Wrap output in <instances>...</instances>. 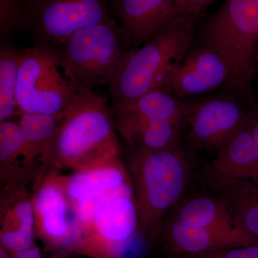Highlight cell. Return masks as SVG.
I'll use <instances>...</instances> for the list:
<instances>
[{
  "label": "cell",
  "instance_id": "6da1fadb",
  "mask_svg": "<svg viewBox=\"0 0 258 258\" xmlns=\"http://www.w3.org/2000/svg\"><path fill=\"white\" fill-rule=\"evenodd\" d=\"M127 167L138 210L139 235L151 249L161 224L186 195L196 159L183 146L131 150Z\"/></svg>",
  "mask_w": 258,
  "mask_h": 258
},
{
  "label": "cell",
  "instance_id": "7a4b0ae2",
  "mask_svg": "<svg viewBox=\"0 0 258 258\" xmlns=\"http://www.w3.org/2000/svg\"><path fill=\"white\" fill-rule=\"evenodd\" d=\"M113 113L106 100L83 88L64 113L47 152V166L83 170L119 157Z\"/></svg>",
  "mask_w": 258,
  "mask_h": 258
},
{
  "label": "cell",
  "instance_id": "3957f363",
  "mask_svg": "<svg viewBox=\"0 0 258 258\" xmlns=\"http://www.w3.org/2000/svg\"><path fill=\"white\" fill-rule=\"evenodd\" d=\"M199 18L180 14L143 45L129 51L110 86L113 103L136 99L158 89L171 64L195 41Z\"/></svg>",
  "mask_w": 258,
  "mask_h": 258
},
{
  "label": "cell",
  "instance_id": "277c9868",
  "mask_svg": "<svg viewBox=\"0 0 258 258\" xmlns=\"http://www.w3.org/2000/svg\"><path fill=\"white\" fill-rule=\"evenodd\" d=\"M21 52L17 88L19 112L64 114L83 88L60 45L37 42Z\"/></svg>",
  "mask_w": 258,
  "mask_h": 258
},
{
  "label": "cell",
  "instance_id": "5b68a950",
  "mask_svg": "<svg viewBox=\"0 0 258 258\" xmlns=\"http://www.w3.org/2000/svg\"><path fill=\"white\" fill-rule=\"evenodd\" d=\"M195 40L225 57L235 84L251 88L258 74V0H225L198 27Z\"/></svg>",
  "mask_w": 258,
  "mask_h": 258
},
{
  "label": "cell",
  "instance_id": "8992f818",
  "mask_svg": "<svg viewBox=\"0 0 258 258\" xmlns=\"http://www.w3.org/2000/svg\"><path fill=\"white\" fill-rule=\"evenodd\" d=\"M120 27L111 19L75 32L60 45L64 60L83 88L111 86L129 51Z\"/></svg>",
  "mask_w": 258,
  "mask_h": 258
},
{
  "label": "cell",
  "instance_id": "52a82bcc",
  "mask_svg": "<svg viewBox=\"0 0 258 258\" xmlns=\"http://www.w3.org/2000/svg\"><path fill=\"white\" fill-rule=\"evenodd\" d=\"M185 115L182 145L195 157L217 153L244 124L253 105L234 91L183 99Z\"/></svg>",
  "mask_w": 258,
  "mask_h": 258
},
{
  "label": "cell",
  "instance_id": "ba28073f",
  "mask_svg": "<svg viewBox=\"0 0 258 258\" xmlns=\"http://www.w3.org/2000/svg\"><path fill=\"white\" fill-rule=\"evenodd\" d=\"M139 234L134 187L98 205L87 222L77 227L74 254L87 258H124Z\"/></svg>",
  "mask_w": 258,
  "mask_h": 258
},
{
  "label": "cell",
  "instance_id": "9c48e42d",
  "mask_svg": "<svg viewBox=\"0 0 258 258\" xmlns=\"http://www.w3.org/2000/svg\"><path fill=\"white\" fill-rule=\"evenodd\" d=\"M108 20L106 0H28L20 29H28L37 42L61 45L81 29Z\"/></svg>",
  "mask_w": 258,
  "mask_h": 258
},
{
  "label": "cell",
  "instance_id": "30bf717a",
  "mask_svg": "<svg viewBox=\"0 0 258 258\" xmlns=\"http://www.w3.org/2000/svg\"><path fill=\"white\" fill-rule=\"evenodd\" d=\"M60 170L48 166L35 182L32 203L35 235L59 256L74 254L77 226Z\"/></svg>",
  "mask_w": 258,
  "mask_h": 258
},
{
  "label": "cell",
  "instance_id": "8fae6325",
  "mask_svg": "<svg viewBox=\"0 0 258 258\" xmlns=\"http://www.w3.org/2000/svg\"><path fill=\"white\" fill-rule=\"evenodd\" d=\"M232 81V68L225 57L195 39L184 55L171 64L158 89L186 99L227 88Z\"/></svg>",
  "mask_w": 258,
  "mask_h": 258
},
{
  "label": "cell",
  "instance_id": "7c38bea8",
  "mask_svg": "<svg viewBox=\"0 0 258 258\" xmlns=\"http://www.w3.org/2000/svg\"><path fill=\"white\" fill-rule=\"evenodd\" d=\"M237 228L218 230L167 217L151 248L169 258L190 257L235 246L253 245Z\"/></svg>",
  "mask_w": 258,
  "mask_h": 258
},
{
  "label": "cell",
  "instance_id": "4fadbf2b",
  "mask_svg": "<svg viewBox=\"0 0 258 258\" xmlns=\"http://www.w3.org/2000/svg\"><path fill=\"white\" fill-rule=\"evenodd\" d=\"M257 174L255 145L247 118L240 130L200 170L199 178L200 184L211 191L233 181H256Z\"/></svg>",
  "mask_w": 258,
  "mask_h": 258
},
{
  "label": "cell",
  "instance_id": "5bb4252c",
  "mask_svg": "<svg viewBox=\"0 0 258 258\" xmlns=\"http://www.w3.org/2000/svg\"><path fill=\"white\" fill-rule=\"evenodd\" d=\"M116 7L125 43L134 49L181 14L175 0H117Z\"/></svg>",
  "mask_w": 258,
  "mask_h": 258
},
{
  "label": "cell",
  "instance_id": "9a60e30c",
  "mask_svg": "<svg viewBox=\"0 0 258 258\" xmlns=\"http://www.w3.org/2000/svg\"><path fill=\"white\" fill-rule=\"evenodd\" d=\"M185 103L162 91L155 89L130 101L114 103L115 127L123 135L136 125L152 120H169L184 126Z\"/></svg>",
  "mask_w": 258,
  "mask_h": 258
},
{
  "label": "cell",
  "instance_id": "2e32d148",
  "mask_svg": "<svg viewBox=\"0 0 258 258\" xmlns=\"http://www.w3.org/2000/svg\"><path fill=\"white\" fill-rule=\"evenodd\" d=\"M2 200L0 246L11 254L32 247L35 243V212L32 195L23 187L5 189Z\"/></svg>",
  "mask_w": 258,
  "mask_h": 258
},
{
  "label": "cell",
  "instance_id": "e0dca14e",
  "mask_svg": "<svg viewBox=\"0 0 258 258\" xmlns=\"http://www.w3.org/2000/svg\"><path fill=\"white\" fill-rule=\"evenodd\" d=\"M64 187L71 204L92 198L131 182L128 167L120 157L105 164L64 176Z\"/></svg>",
  "mask_w": 258,
  "mask_h": 258
},
{
  "label": "cell",
  "instance_id": "ac0fdd59",
  "mask_svg": "<svg viewBox=\"0 0 258 258\" xmlns=\"http://www.w3.org/2000/svg\"><path fill=\"white\" fill-rule=\"evenodd\" d=\"M211 191L225 202L235 227L258 245V182L233 181Z\"/></svg>",
  "mask_w": 258,
  "mask_h": 258
},
{
  "label": "cell",
  "instance_id": "d6986e66",
  "mask_svg": "<svg viewBox=\"0 0 258 258\" xmlns=\"http://www.w3.org/2000/svg\"><path fill=\"white\" fill-rule=\"evenodd\" d=\"M167 217L218 230L237 228L225 202L213 193L186 194Z\"/></svg>",
  "mask_w": 258,
  "mask_h": 258
},
{
  "label": "cell",
  "instance_id": "ffe728a7",
  "mask_svg": "<svg viewBox=\"0 0 258 258\" xmlns=\"http://www.w3.org/2000/svg\"><path fill=\"white\" fill-rule=\"evenodd\" d=\"M183 125L169 120H152L136 125L122 135L131 150H162L182 145Z\"/></svg>",
  "mask_w": 258,
  "mask_h": 258
},
{
  "label": "cell",
  "instance_id": "44dd1931",
  "mask_svg": "<svg viewBox=\"0 0 258 258\" xmlns=\"http://www.w3.org/2000/svg\"><path fill=\"white\" fill-rule=\"evenodd\" d=\"M25 142L18 123L0 122L1 179L6 184L16 182L22 176L21 162Z\"/></svg>",
  "mask_w": 258,
  "mask_h": 258
},
{
  "label": "cell",
  "instance_id": "7402d4cb",
  "mask_svg": "<svg viewBox=\"0 0 258 258\" xmlns=\"http://www.w3.org/2000/svg\"><path fill=\"white\" fill-rule=\"evenodd\" d=\"M21 55V51L12 47L2 45L0 49V122L9 120L18 110L17 88Z\"/></svg>",
  "mask_w": 258,
  "mask_h": 258
},
{
  "label": "cell",
  "instance_id": "603a6c76",
  "mask_svg": "<svg viewBox=\"0 0 258 258\" xmlns=\"http://www.w3.org/2000/svg\"><path fill=\"white\" fill-rule=\"evenodd\" d=\"M28 0H0V30L9 35L20 29V14Z\"/></svg>",
  "mask_w": 258,
  "mask_h": 258
},
{
  "label": "cell",
  "instance_id": "cb8c5ba5",
  "mask_svg": "<svg viewBox=\"0 0 258 258\" xmlns=\"http://www.w3.org/2000/svg\"><path fill=\"white\" fill-rule=\"evenodd\" d=\"M175 258H258V245L235 246L217 249L198 255Z\"/></svg>",
  "mask_w": 258,
  "mask_h": 258
},
{
  "label": "cell",
  "instance_id": "d4e9b609",
  "mask_svg": "<svg viewBox=\"0 0 258 258\" xmlns=\"http://www.w3.org/2000/svg\"><path fill=\"white\" fill-rule=\"evenodd\" d=\"M214 1L215 0H175L181 14L189 15L198 18Z\"/></svg>",
  "mask_w": 258,
  "mask_h": 258
},
{
  "label": "cell",
  "instance_id": "484cf974",
  "mask_svg": "<svg viewBox=\"0 0 258 258\" xmlns=\"http://www.w3.org/2000/svg\"><path fill=\"white\" fill-rule=\"evenodd\" d=\"M247 120H248L249 125L254 139L258 164V108L256 107L253 106L251 108L247 117ZM255 182H258V174L257 181Z\"/></svg>",
  "mask_w": 258,
  "mask_h": 258
},
{
  "label": "cell",
  "instance_id": "4316f807",
  "mask_svg": "<svg viewBox=\"0 0 258 258\" xmlns=\"http://www.w3.org/2000/svg\"><path fill=\"white\" fill-rule=\"evenodd\" d=\"M12 258H45L37 244L23 250L12 254Z\"/></svg>",
  "mask_w": 258,
  "mask_h": 258
},
{
  "label": "cell",
  "instance_id": "83f0119b",
  "mask_svg": "<svg viewBox=\"0 0 258 258\" xmlns=\"http://www.w3.org/2000/svg\"><path fill=\"white\" fill-rule=\"evenodd\" d=\"M0 258H12V254L4 247L0 246Z\"/></svg>",
  "mask_w": 258,
  "mask_h": 258
},
{
  "label": "cell",
  "instance_id": "f1b7e54d",
  "mask_svg": "<svg viewBox=\"0 0 258 258\" xmlns=\"http://www.w3.org/2000/svg\"><path fill=\"white\" fill-rule=\"evenodd\" d=\"M152 258H167V257H166L165 256L161 255V254H159V256H155V257H152Z\"/></svg>",
  "mask_w": 258,
  "mask_h": 258
},
{
  "label": "cell",
  "instance_id": "f546056e",
  "mask_svg": "<svg viewBox=\"0 0 258 258\" xmlns=\"http://www.w3.org/2000/svg\"><path fill=\"white\" fill-rule=\"evenodd\" d=\"M257 66H258V55H257Z\"/></svg>",
  "mask_w": 258,
  "mask_h": 258
}]
</instances>
